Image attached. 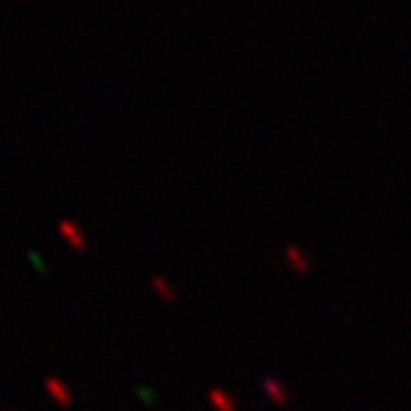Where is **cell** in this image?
<instances>
[{
  "label": "cell",
  "mask_w": 411,
  "mask_h": 411,
  "mask_svg": "<svg viewBox=\"0 0 411 411\" xmlns=\"http://www.w3.org/2000/svg\"><path fill=\"white\" fill-rule=\"evenodd\" d=\"M46 393H48V398L55 402V405L59 407H71L73 405V393H71V388L66 386L62 379H57V377H48L46 379Z\"/></svg>",
  "instance_id": "obj_1"
},
{
  "label": "cell",
  "mask_w": 411,
  "mask_h": 411,
  "mask_svg": "<svg viewBox=\"0 0 411 411\" xmlns=\"http://www.w3.org/2000/svg\"><path fill=\"white\" fill-rule=\"evenodd\" d=\"M59 236H62L64 240L73 247V249H78V251L85 249V245H87L85 242V236H82V231L73 222H69V220L59 222Z\"/></svg>",
  "instance_id": "obj_2"
},
{
  "label": "cell",
  "mask_w": 411,
  "mask_h": 411,
  "mask_svg": "<svg viewBox=\"0 0 411 411\" xmlns=\"http://www.w3.org/2000/svg\"><path fill=\"white\" fill-rule=\"evenodd\" d=\"M265 388H267V391H270V398H272L274 402H279V405H286V402H288V393H286V388L276 384L274 379H265Z\"/></svg>",
  "instance_id": "obj_3"
},
{
  "label": "cell",
  "mask_w": 411,
  "mask_h": 411,
  "mask_svg": "<svg viewBox=\"0 0 411 411\" xmlns=\"http://www.w3.org/2000/svg\"><path fill=\"white\" fill-rule=\"evenodd\" d=\"M211 400H213V405L218 407L220 411H236L233 400L227 398V395H222V391H213L211 393Z\"/></svg>",
  "instance_id": "obj_4"
},
{
  "label": "cell",
  "mask_w": 411,
  "mask_h": 411,
  "mask_svg": "<svg viewBox=\"0 0 411 411\" xmlns=\"http://www.w3.org/2000/svg\"><path fill=\"white\" fill-rule=\"evenodd\" d=\"M153 288L155 290H158V293L164 297V300H174V297H176V293H174V290H169V286H167V281H164V279H160V276H158V279H153Z\"/></svg>",
  "instance_id": "obj_5"
},
{
  "label": "cell",
  "mask_w": 411,
  "mask_h": 411,
  "mask_svg": "<svg viewBox=\"0 0 411 411\" xmlns=\"http://www.w3.org/2000/svg\"><path fill=\"white\" fill-rule=\"evenodd\" d=\"M288 258L295 263V265H293L295 270H300V272H306V270H309V263H306V258H304V256L300 258V254H297V249H293V247H290V249H288Z\"/></svg>",
  "instance_id": "obj_6"
}]
</instances>
